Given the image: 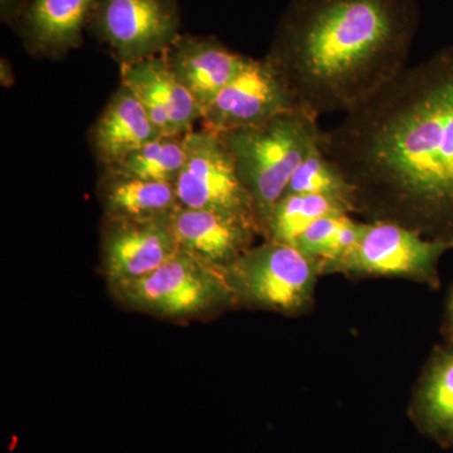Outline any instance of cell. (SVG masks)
<instances>
[{"instance_id":"cell-1","label":"cell","mask_w":453,"mask_h":453,"mask_svg":"<svg viewBox=\"0 0 453 453\" xmlns=\"http://www.w3.org/2000/svg\"><path fill=\"white\" fill-rule=\"evenodd\" d=\"M319 142L356 211L453 241V46L405 67Z\"/></svg>"},{"instance_id":"cell-2","label":"cell","mask_w":453,"mask_h":453,"mask_svg":"<svg viewBox=\"0 0 453 453\" xmlns=\"http://www.w3.org/2000/svg\"><path fill=\"white\" fill-rule=\"evenodd\" d=\"M418 0H292L266 61L295 109L347 113L407 67Z\"/></svg>"},{"instance_id":"cell-3","label":"cell","mask_w":453,"mask_h":453,"mask_svg":"<svg viewBox=\"0 0 453 453\" xmlns=\"http://www.w3.org/2000/svg\"><path fill=\"white\" fill-rule=\"evenodd\" d=\"M319 119L301 110L279 113L255 127L217 134L234 160L241 183L251 196L265 235L268 220L281 201L292 175L320 139Z\"/></svg>"},{"instance_id":"cell-4","label":"cell","mask_w":453,"mask_h":453,"mask_svg":"<svg viewBox=\"0 0 453 453\" xmlns=\"http://www.w3.org/2000/svg\"><path fill=\"white\" fill-rule=\"evenodd\" d=\"M109 288L124 308L168 320L203 318L235 305L223 270L181 249L153 273Z\"/></svg>"},{"instance_id":"cell-5","label":"cell","mask_w":453,"mask_h":453,"mask_svg":"<svg viewBox=\"0 0 453 453\" xmlns=\"http://www.w3.org/2000/svg\"><path fill=\"white\" fill-rule=\"evenodd\" d=\"M223 273L235 305L292 315L311 305L321 266L291 244L266 241L251 247Z\"/></svg>"},{"instance_id":"cell-6","label":"cell","mask_w":453,"mask_h":453,"mask_svg":"<svg viewBox=\"0 0 453 453\" xmlns=\"http://www.w3.org/2000/svg\"><path fill=\"white\" fill-rule=\"evenodd\" d=\"M453 241L434 240L389 220L363 223L359 241L332 273L404 277L436 288L438 262Z\"/></svg>"},{"instance_id":"cell-7","label":"cell","mask_w":453,"mask_h":453,"mask_svg":"<svg viewBox=\"0 0 453 453\" xmlns=\"http://www.w3.org/2000/svg\"><path fill=\"white\" fill-rule=\"evenodd\" d=\"M88 27L121 65L134 64L180 37L178 0H100Z\"/></svg>"},{"instance_id":"cell-8","label":"cell","mask_w":453,"mask_h":453,"mask_svg":"<svg viewBox=\"0 0 453 453\" xmlns=\"http://www.w3.org/2000/svg\"><path fill=\"white\" fill-rule=\"evenodd\" d=\"M186 148V163L175 183L180 207L219 211L258 228L251 196L219 136L210 130H193L187 134Z\"/></svg>"},{"instance_id":"cell-9","label":"cell","mask_w":453,"mask_h":453,"mask_svg":"<svg viewBox=\"0 0 453 453\" xmlns=\"http://www.w3.org/2000/svg\"><path fill=\"white\" fill-rule=\"evenodd\" d=\"M285 85L266 59L250 58L203 113L204 129L214 134L255 127L294 110Z\"/></svg>"},{"instance_id":"cell-10","label":"cell","mask_w":453,"mask_h":453,"mask_svg":"<svg viewBox=\"0 0 453 453\" xmlns=\"http://www.w3.org/2000/svg\"><path fill=\"white\" fill-rule=\"evenodd\" d=\"M180 250L168 219H105L101 266L107 283L153 273Z\"/></svg>"},{"instance_id":"cell-11","label":"cell","mask_w":453,"mask_h":453,"mask_svg":"<svg viewBox=\"0 0 453 453\" xmlns=\"http://www.w3.org/2000/svg\"><path fill=\"white\" fill-rule=\"evenodd\" d=\"M121 68L122 85L142 103L160 135H187L202 120V107L170 71L163 53Z\"/></svg>"},{"instance_id":"cell-12","label":"cell","mask_w":453,"mask_h":453,"mask_svg":"<svg viewBox=\"0 0 453 453\" xmlns=\"http://www.w3.org/2000/svg\"><path fill=\"white\" fill-rule=\"evenodd\" d=\"M163 55L203 113L251 58L234 52L217 38L199 35H180Z\"/></svg>"},{"instance_id":"cell-13","label":"cell","mask_w":453,"mask_h":453,"mask_svg":"<svg viewBox=\"0 0 453 453\" xmlns=\"http://www.w3.org/2000/svg\"><path fill=\"white\" fill-rule=\"evenodd\" d=\"M170 225L181 250L219 270L249 251L259 234L257 226L237 217L184 207L172 214Z\"/></svg>"},{"instance_id":"cell-14","label":"cell","mask_w":453,"mask_h":453,"mask_svg":"<svg viewBox=\"0 0 453 453\" xmlns=\"http://www.w3.org/2000/svg\"><path fill=\"white\" fill-rule=\"evenodd\" d=\"M100 0H29L19 19L26 46L44 56H61L83 40Z\"/></svg>"},{"instance_id":"cell-15","label":"cell","mask_w":453,"mask_h":453,"mask_svg":"<svg viewBox=\"0 0 453 453\" xmlns=\"http://www.w3.org/2000/svg\"><path fill=\"white\" fill-rule=\"evenodd\" d=\"M159 136L144 106L121 83L95 124L92 142L98 160L107 169Z\"/></svg>"},{"instance_id":"cell-16","label":"cell","mask_w":453,"mask_h":453,"mask_svg":"<svg viewBox=\"0 0 453 453\" xmlns=\"http://www.w3.org/2000/svg\"><path fill=\"white\" fill-rule=\"evenodd\" d=\"M105 219H168L180 207L174 184L106 172L100 187Z\"/></svg>"},{"instance_id":"cell-17","label":"cell","mask_w":453,"mask_h":453,"mask_svg":"<svg viewBox=\"0 0 453 453\" xmlns=\"http://www.w3.org/2000/svg\"><path fill=\"white\" fill-rule=\"evenodd\" d=\"M414 417L429 437L453 446V345L432 357L414 402Z\"/></svg>"},{"instance_id":"cell-18","label":"cell","mask_w":453,"mask_h":453,"mask_svg":"<svg viewBox=\"0 0 453 453\" xmlns=\"http://www.w3.org/2000/svg\"><path fill=\"white\" fill-rule=\"evenodd\" d=\"M362 229L363 223L350 219L349 214L326 216L310 225L292 246L318 261L321 273H332L356 246Z\"/></svg>"},{"instance_id":"cell-19","label":"cell","mask_w":453,"mask_h":453,"mask_svg":"<svg viewBox=\"0 0 453 453\" xmlns=\"http://www.w3.org/2000/svg\"><path fill=\"white\" fill-rule=\"evenodd\" d=\"M186 136H159L107 170L127 177L175 186L186 163Z\"/></svg>"},{"instance_id":"cell-20","label":"cell","mask_w":453,"mask_h":453,"mask_svg":"<svg viewBox=\"0 0 453 453\" xmlns=\"http://www.w3.org/2000/svg\"><path fill=\"white\" fill-rule=\"evenodd\" d=\"M290 195L325 196L342 203L351 213L356 211V193L353 186L349 183L338 165L323 153L319 142L311 146L299 168L292 175L285 193V196Z\"/></svg>"},{"instance_id":"cell-21","label":"cell","mask_w":453,"mask_h":453,"mask_svg":"<svg viewBox=\"0 0 453 453\" xmlns=\"http://www.w3.org/2000/svg\"><path fill=\"white\" fill-rule=\"evenodd\" d=\"M342 203L314 195L285 196L277 203L268 220L265 240L294 244L315 220L336 214H350Z\"/></svg>"},{"instance_id":"cell-22","label":"cell","mask_w":453,"mask_h":453,"mask_svg":"<svg viewBox=\"0 0 453 453\" xmlns=\"http://www.w3.org/2000/svg\"><path fill=\"white\" fill-rule=\"evenodd\" d=\"M29 0H0V13L5 22L18 19Z\"/></svg>"},{"instance_id":"cell-23","label":"cell","mask_w":453,"mask_h":453,"mask_svg":"<svg viewBox=\"0 0 453 453\" xmlns=\"http://www.w3.org/2000/svg\"><path fill=\"white\" fill-rule=\"evenodd\" d=\"M447 327H449V332L451 334L453 338V288L451 290V294H449V303H447Z\"/></svg>"}]
</instances>
